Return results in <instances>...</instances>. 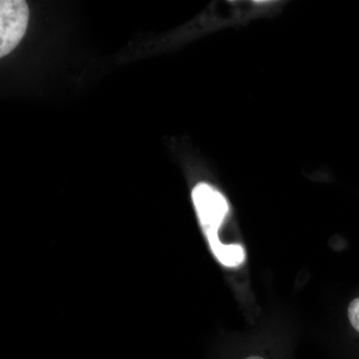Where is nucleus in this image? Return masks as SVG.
<instances>
[{"instance_id": "nucleus-1", "label": "nucleus", "mask_w": 359, "mask_h": 359, "mask_svg": "<svg viewBox=\"0 0 359 359\" xmlns=\"http://www.w3.org/2000/svg\"><path fill=\"white\" fill-rule=\"evenodd\" d=\"M192 200L201 226L217 259L230 268L244 263L245 252L242 245H223L219 240V228L230 212V205L223 194L209 184L201 182L194 187Z\"/></svg>"}, {"instance_id": "nucleus-2", "label": "nucleus", "mask_w": 359, "mask_h": 359, "mask_svg": "<svg viewBox=\"0 0 359 359\" xmlns=\"http://www.w3.org/2000/svg\"><path fill=\"white\" fill-rule=\"evenodd\" d=\"M29 11L23 0L0 1V56L4 57L25 36Z\"/></svg>"}, {"instance_id": "nucleus-3", "label": "nucleus", "mask_w": 359, "mask_h": 359, "mask_svg": "<svg viewBox=\"0 0 359 359\" xmlns=\"http://www.w3.org/2000/svg\"><path fill=\"white\" fill-rule=\"evenodd\" d=\"M348 318L354 330L359 332V297L353 299L349 304Z\"/></svg>"}, {"instance_id": "nucleus-4", "label": "nucleus", "mask_w": 359, "mask_h": 359, "mask_svg": "<svg viewBox=\"0 0 359 359\" xmlns=\"http://www.w3.org/2000/svg\"><path fill=\"white\" fill-rule=\"evenodd\" d=\"M245 359H264V358H261V356H250V358H248Z\"/></svg>"}]
</instances>
